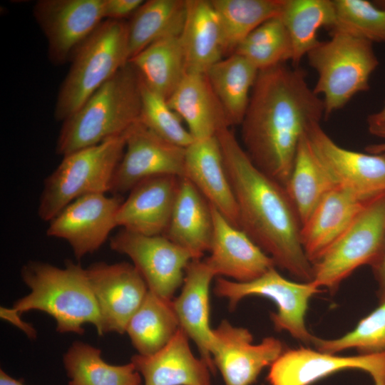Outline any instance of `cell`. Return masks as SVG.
I'll return each mask as SVG.
<instances>
[{"label": "cell", "instance_id": "obj_21", "mask_svg": "<svg viewBox=\"0 0 385 385\" xmlns=\"http://www.w3.org/2000/svg\"><path fill=\"white\" fill-rule=\"evenodd\" d=\"M189 339L180 328L156 352L132 356L130 362L143 379L144 385H212L211 369L192 353Z\"/></svg>", "mask_w": 385, "mask_h": 385}, {"label": "cell", "instance_id": "obj_19", "mask_svg": "<svg viewBox=\"0 0 385 385\" xmlns=\"http://www.w3.org/2000/svg\"><path fill=\"white\" fill-rule=\"evenodd\" d=\"M181 178H147L130 190L118 210V226L144 235H163L169 224Z\"/></svg>", "mask_w": 385, "mask_h": 385}, {"label": "cell", "instance_id": "obj_28", "mask_svg": "<svg viewBox=\"0 0 385 385\" xmlns=\"http://www.w3.org/2000/svg\"><path fill=\"white\" fill-rule=\"evenodd\" d=\"M186 0L144 1L128 22L129 61L153 43L180 35Z\"/></svg>", "mask_w": 385, "mask_h": 385}, {"label": "cell", "instance_id": "obj_41", "mask_svg": "<svg viewBox=\"0 0 385 385\" xmlns=\"http://www.w3.org/2000/svg\"><path fill=\"white\" fill-rule=\"evenodd\" d=\"M1 317L17 326L29 337L31 338L36 337V332L35 329L29 324L23 322L21 319L20 314L13 311L11 308L1 307Z\"/></svg>", "mask_w": 385, "mask_h": 385}, {"label": "cell", "instance_id": "obj_1", "mask_svg": "<svg viewBox=\"0 0 385 385\" xmlns=\"http://www.w3.org/2000/svg\"><path fill=\"white\" fill-rule=\"evenodd\" d=\"M324 117L303 70L284 63L259 71L241 125L242 148L266 175L286 186L299 143Z\"/></svg>", "mask_w": 385, "mask_h": 385}, {"label": "cell", "instance_id": "obj_43", "mask_svg": "<svg viewBox=\"0 0 385 385\" xmlns=\"http://www.w3.org/2000/svg\"><path fill=\"white\" fill-rule=\"evenodd\" d=\"M367 124L379 123L385 122V102L383 106L377 111L370 114L367 117Z\"/></svg>", "mask_w": 385, "mask_h": 385}, {"label": "cell", "instance_id": "obj_22", "mask_svg": "<svg viewBox=\"0 0 385 385\" xmlns=\"http://www.w3.org/2000/svg\"><path fill=\"white\" fill-rule=\"evenodd\" d=\"M372 197L336 186L321 200L301 228V243L312 265L345 232Z\"/></svg>", "mask_w": 385, "mask_h": 385}, {"label": "cell", "instance_id": "obj_33", "mask_svg": "<svg viewBox=\"0 0 385 385\" xmlns=\"http://www.w3.org/2000/svg\"><path fill=\"white\" fill-rule=\"evenodd\" d=\"M68 385H142L141 376L132 362L112 365L101 357L99 349L76 342L63 356Z\"/></svg>", "mask_w": 385, "mask_h": 385}, {"label": "cell", "instance_id": "obj_11", "mask_svg": "<svg viewBox=\"0 0 385 385\" xmlns=\"http://www.w3.org/2000/svg\"><path fill=\"white\" fill-rule=\"evenodd\" d=\"M36 21L44 34L48 56L63 64L103 21V0H39L33 7Z\"/></svg>", "mask_w": 385, "mask_h": 385}, {"label": "cell", "instance_id": "obj_14", "mask_svg": "<svg viewBox=\"0 0 385 385\" xmlns=\"http://www.w3.org/2000/svg\"><path fill=\"white\" fill-rule=\"evenodd\" d=\"M121 199L106 193L82 196L68 204L50 222L49 237L63 239L76 259L98 250L118 227L116 216Z\"/></svg>", "mask_w": 385, "mask_h": 385}, {"label": "cell", "instance_id": "obj_18", "mask_svg": "<svg viewBox=\"0 0 385 385\" xmlns=\"http://www.w3.org/2000/svg\"><path fill=\"white\" fill-rule=\"evenodd\" d=\"M210 207L213 234L210 255L204 260L215 277L247 282L276 267L272 258L243 230L234 226L212 205Z\"/></svg>", "mask_w": 385, "mask_h": 385}, {"label": "cell", "instance_id": "obj_4", "mask_svg": "<svg viewBox=\"0 0 385 385\" xmlns=\"http://www.w3.org/2000/svg\"><path fill=\"white\" fill-rule=\"evenodd\" d=\"M21 275L30 293L14 303L11 309L21 314L39 310L53 317L61 333L83 334V326L93 324L99 335L105 334L98 305L86 270L68 262L64 268L29 262Z\"/></svg>", "mask_w": 385, "mask_h": 385}, {"label": "cell", "instance_id": "obj_35", "mask_svg": "<svg viewBox=\"0 0 385 385\" xmlns=\"http://www.w3.org/2000/svg\"><path fill=\"white\" fill-rule=\"evenodd\" d=\"M234 53L245 58L259 71L291 61V42L280 16L260 24L237 46Z\"/></svg>", "mask_w": 385, "mask_h": 385}, {"label": "cell", "instance_id": "obj_32", "mask_svg": "<svg viewBox=\"0 0 385 385\" xmlns=\"http://www.w3.org/2000/svg\"><path fill=\"white\" fill-rule=\"evenodd\" d=\"M172 300L148 289L143 303L130 319L125 332L138 354L156 352L179 330Z\"/></svg>", "mask_w": 385, "mask_h": 385}, {"label": "cell", "instance_id": "obj_10", "mask_svg": "<svg viewBox=\"0 0 385 385\" xmlns=\"http://www.w3.org/2000/svg\"><path fill=\"white\" fill-rule=\"evenodd\" d=\"M110 247L132 260L150 292L169 300L183 285L186 267L194 260L164 235H144L123 228L111 238Z\"/></svg>", "mask_w": 385, "mask_h": 385}, {"label": "cell", "instance_id": "obj_24", "mask_svg": "<svg viewBox=\"0 0 385 385\" xmlns=\"http://www.w3.org/2000/svg\"><path fill=\"white\" fill-rule=\"evenodd\" d=\"M213 220L210 203L186 178H181L168 227L163 235L188 250L194 260L210 251Z\"/></svg>", "mask_w": 385, "mask_h": 385}, {"label": "cell", "instance_id": "obj_26", "mask_svg": "<svg viewBox=\"0 0 385 385\" xmlns=\"http://www.w3.org/2000/svg\"><path fill=\"white\" fill-rule=\"evenodd\" d=\"M180 38L186 73H205L225 56L220 22L211 1L186 0Z\"/></svg>", "mask_w": 385, "mask_h": 385}, {"label": "cell", "instance_id": "obj_16", "mask_svg": "<svg viewBox=\"0 0 385 385\" xmlns=\"http://www.w3.org/2000/svg\"><path fill=\"white\" fill-rule=\"evenodd\" d=\"M86 270L104 332L124 334L148 292L144 279L133 264L125 262H96Z\"/></svg>", "mask_w": 385, "mask_h": 385}, {"label": "cell", "instance_id": "obj_23", "mask_svg": "<svg viewBox=\"0 0 385 385\" xmlns=\"http://www.w3.org/2000/svg\"><path fill=\"white\" fill-rule=\"evenodd\" d=\"M184 178L229 222L240 228L237 202L217 136L195 140L185 148Z\"/></svg>", "mask_w": 385, "mask_h": 385}, {"label": "cell", "instance_id": "obj_45", "mask_svg": "<svg viewBox=\"0 0 385 385\" xmlns=\"http://www.w3.org/2000/svg\"><path fill=\"white\" fill-rule=\"evenodd\" d=\"M374 385H385L384 380H374Z\"/></svg>", "mask_w": 385, "mask_h": 385}, {"label": "cell", "instance_id": "obj_20", "mask_svg": "<svg viewBox=\"0 0 385 385\" xmlns=\"http://www.w3.org/2000/svg\"><path fill=\"white\" fill-rule=\"evenodd\" d=\"M213 272L204 260H192L185 272L181 292L172 300L180 328L192 339L213 374L211 351L214 342L210 323V287Z\"/></svg>", "mask_w": 385, "mask_h": 385}, {"label": "cell", "instance_id": "obj_31", "mask_svg": "<svg viewBox=\"0 0 385 385\" xmlns=\"http://www.w3.org/2000/svg\"><path fill=\"white\" fill-rule=\"evenodd\" d=\"M280 17L291 42L294 66L319 43L317 31L335 22L333 0H283Z\"/></svg>", "mask_w": 385, "mask_h": 385}, {"label": "cell", "instance_id": "obj_13", "mask_svg": "<svg viewBox=\"0 0 385 385\" xmlns=\"http://www.w3.org/2000/svg\"><path fill=\"white\" fill-rule=\"evenodd\" d=\"M213 335L211 355L225 385L253 384L284 349L282 342L273 337L254 344L249 329L234 326L226 319L213 329Z\"/></svg>", "mask_w": 385, "mask_h": 385}, {"label": "cell", "instance_id": "obj_36", "mask_svg": "<svg viewBox=\"0 0 385 385\" xmlns=\"http://www.w3.org/2000/svg\"><path fill=\"white\" fill-rule=\"evenodd\" d=\"M338 31L371 43H385V7L366 0H333Z\"/></svg>", "mask_w": 385, "mask_h": 385}, {"label": "cell", "instance_id": "obj_42", "mask_svg": "<svg viewBox=\"0 0 385 385\" xmlns=\"http://www.w3.org/2000/svg\"><path fill=\"white\" fill-rule=\"evenodd\" d=\"M372 270L378 284L377 297L381 303L385 301V247L381 260Z\"/></svg>", "mask_w": 385, "mask_h": 385}, {"label": "cell", "instance_id": "obj_2", "mask_svg": "<svg viewBox=\"0 0 385 385\" xmlns=\"http://www.w3.org/2000/svg\"><path fill=\"white\" fill-rule=\"evenodd\" d=\"M239 215V227L276 267L311 282L312 265L301 243L302 222L283 185L260 170L229 127L216 135Z\"/></svg>", "mask_w": 385, "mask_h": 385}, {"label": "cell", "instance_id": "obj_25", "mask_svg": "<svg viewBox=\"0 0 385 385\" xmlns=\"http://www.w3.org/2000/svg\"><path fill=\"white\" fill-rule=\"evenodd\" d=\"M167 102L186 123L194 140L216 136L222 128H230L205 73H186Z\"/></svg>", "mask_w": 385, "mask_h": 385}, {"label": "cell", "instance_id": "obj_6", "mask_svg": "<svg viewBox=\"0 0 385 385\" xmlns=\"http://www.w3.org/2000/svg\"><path fill=\"white\" fill-rule=\"evenodd\" d=\"M330 34L329 40L320 41L307 56L317 73L313 90L322 96L324 117L368 91L370 78L379 66L373 43L342 32Z\"/></svg>", "mask_w": 385, "mask_h": 385}, {"label": "cell", "instance_id": "obj_8", "mask_svg": "<svg viewBox=\"0 0 385 385\" xmlns=\"http://www.w3.org/2000/svg\"><path fill=\"white\" fill-rule=\"evenodd\" d=\"M385 247V192L371 198L345 232L312 264V282L335 292L363 265L374 268Z\"/></svg>", "mask_w": 385, "mask_h": 385}, {"label": "cell", "instance_id": "obj_12", "mask_svg": "<svg viewBox=\"0 0 385 385\" xmlns=\"http://www.w3.org/2000/svg\"><path fill=\"white\" fill-rule=\"evenodd\" d=\"M185 148L161 138L140 120L126 133L124 153L115 170L111 188L113 195L124 194L152 177L185 176Z\"/></svg>", "mask_w": 385, "mask_h": 385}, {"label": "cell", "instance_id": "obj_9", "mask_svg": "<svg viewBox=\"0 0 385 385\" xmlns=\"http://www.w3.org/2000/svg\"><path fill=\"white\" fill-rule=\"evenodd\" d=\"M320 290L312 282L287 279L277 270L276 267L247 282L217 277L213 288L217 297L227 300L230 310L247 297L270 299L277 307V311L270 314L274 328L279 332H287L306 345L312 344L316 336L307 329L305 315L310 299Z\"/></svg>", "mask_w": 385, "mask_h": 385}, {"label": "cell", "instance_id": "obj_27", "mask_svg": "<svg viewBox=\"0 0 385 385\" xmlns=\"http://www.w3.org/2000/svg\"><path fill=\"white\" fill-rule=\"evenodd\" d=\"M259 70L233 53L205 73L226 115L230 126L240 125L247 111Z\"/></svg>", "mask_w": 385, "mask_h": 385}, {"label": "cell", "instance_id": "obj_37", "mask_svg": "<svg viewBox=\"0 0 385 385\" xmlns=\"http://www.w3.org/2000/svg\"><path fill=\"white\" fill-rule=\"evenodd\" d=\"M312 344L317 350L331 354L351 349L361 354L385 353V301L344 335L331 339L315 337Z\"/></svg>", "mask_w": 385, "mask_h": 385}, {"label": "cell", "instance_id": "obj_7", "mask_svg": "<svg viewBox=\"0 0 385 385\" xmlns=\"http://www.w3.org/2000/svg\"><path fill=\"white\" fill-rule=\"evenodd\" d=\"M126 133L63 156L44 181L38 217L50 222L73 200L87 195L110 192L124 153Z\"/></svg>", "mask_w": 385, "mask_h": 385}, {"label": "cell", "instance_id": "obj_38", "mask_svg": "<svg viewBox=\"0 0 385 385\" xmlns=\"http://www.w3.org/2000/svg\"><path fill=\"white\" fill-rule=\"evenodd\" d=\"M141 113L140 122L165 140L186 148L195 140L183 120L167 100L149 89L140 79Z\"/></svg>", "mask_w": 385, "mask_h": 385}, {"label": "cell", "instance_id": "obj_29", "mask_svg": "<svg viewBox=\"0 0 385 385\" xmlns=\"http://www.w3.org/2000/svg\"><path fill=\"white\" fill-rule=\"evenodd\" d=\"M129 62L143 83L166 100L186 73L180 35L165 37L153 43Z\"/></svg>", "mask_w": 385, "mask_h": 385}, {"label": "cell", "instance_id": "obj_15", "mask_svg": "<svg viewBox=\"0 0 385 385\" xmlns=\"http://www.w3.org/2000/svg\"><path fill=\"white\" fill-rule=\"evenodd\" d=\"M312 149L337 186L370 198L385 192V153L351 150L336 143L320 123L307 131Z\"/></svg>", "mask_w": 385, "mask_h": 385}, {"label": "cell", "instance_id": "obj_30", "mask_svg": "<svg viewBox=\"0 0 385 385\" xmlns=\"http://www.w3.org/2000/svg\"><path fill=\"white\" fill-rule=\"evenodd\" d=\"M336 186L314 153L307 132L299 143L292 170L285 186L302 225L321 200Z\"/></svg>", "mask_w": 385, "mask_h": 385}, {"label": "cell", "instance_id": "obj_46", "mask_svg": "<svg viewBox=\"0 0 385 385\" xmlns=\"http://www.w3.org/2000/svg\"><path fill=\"white\" fill-rule=\"evenodd\" d=\"M379 5H380L381 6H383V7H385V3L384 1H382L381 4H379L377 3Z\"/></svg>", "mask_w": 385, "mask_h": 385}, {"label": "cell", "instance_id": "obj_3", "mask_svg": "<svg viewBox=\"0 0 385 385\" xmlns=\"http://www.w3.org/2000/svg\"><path fill=\"white\" fill-rule=\"evenodd\" d=\"M140 113V78L128 61L63 122L56 152L63 157L122 135Z\"/></svg>", "mask_w": 385, "mask_h": 385}, {"label": "cell", "instance_id": "obj_5", "mask_svg": "<svg viewBox=\"0 0 385 385\" xmlns=\"http://www.w3.org/2000/svg\"><path fill=\"white\" fill-rule=\"evenodd\" d=\"M129 61L128 22L106 19L78 47L55 103L63 122Z\"/></svg>", "mask_w": 385, "mask_h": 385}, {"label": "cell", "instance_id": "obj_40", "mask_svg": "<svg viewBox=\"0 0 385 385\" xmlns=\"http://www.w3.org/2000/svg\"><path fill=\"white\" fill-rule=\"evenodd\" d=\"M369 133L380 139L382 142L368 145L365 150L369 153H385V122L379 123L367 124Z\"/></svg>", "mask_w": 385, "mask_h": 385}, {"label": "cell", "instance_id": "obj_39", "mask_svg": "<svg viewBox=\"0 0 385 385\" xmlns=\"http://www.w3.org/2000/svg\"><path fill=\"white\" fill-rule=\"evenodd\" d=\"M143 2V0H103L104 19L124 20L132 16Z\"/></svg>", "mask_w": 385, "mask_h": 385}, {"label": "cell", "instance_id": "obj_17", "mask_svg": "<svg viewBox=\"0 0 385 385\" xmlns=\"http://www.w3.org/2000/svg\"><path fill=\"white\" fill-rule=\"evenodd\" d=\"M356 369L385 381V353L339 356L301 346L284 349L270 366V385H311L334 373Z\"/></svg>", "mask_w": 385, "mask_h": 385}, {"label": "cell", "instance_id": "obj_34", "mask_svg": "<svg viewBox=\"0 0 385 385\" xmlns=\"http://www.w3.org/2000/svg\"><path fill=\"white\" fill-rule=\"evenodd\" d=\"M221 25L225 56L267 20L279 16L283 0H210Z\"/></svg>", "mask_w": 385, "mask_h": 385}, {"label": "cell", "instance_id": "obj_44", "mask_svg": "<svg viewBox=\"0 0 385 385\" xmlns=\"http://www.w3.org/2000/svg\"><path fill=\"white\" fill-rule=\"evenodd\" d=\"M0 385H24L22 382L12 378L2 369L0 371Z\"/></svg>", "mask_w": 385, "mask_h": 385}]
</instances>
